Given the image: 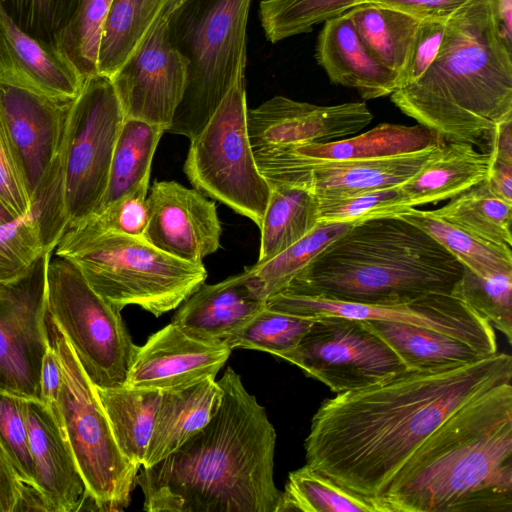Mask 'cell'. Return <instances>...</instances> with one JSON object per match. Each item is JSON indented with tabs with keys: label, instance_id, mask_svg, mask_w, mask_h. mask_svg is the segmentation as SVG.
I'll return each mask as SVG.
<instances>
[{
	"label": "cell",
	"instance_id": "45",
	"mask_svg": "<svg viewBox=\"0 0 512 512\" xmlns=\"http://www.w3.org/2000/svg\"><path fill=\"white\" fill-rule=\"evenodd\" d=\"M25 401L24 398L0 391V444L20 478L35 484Z\"/></svg>",
	"mask_w": 512,
	"mask_h": 512
},
{
	"label": "cell",
	"instance_id": "30",
	"mask_svg": "<svg viewBox=\"0 0 512 512\" xmlns=\"http://www.w3.org/2000/svg\"><path fill=\"white\" fill-rule=\"evenodd\" d=\"M270 196L259 227L256 263L273 258L306 236L319 223V204L307 188L287 183H269Z\"/></svg>",
	"mask_w": 512,
	"mask_h": 512
},
{
	"label": "cell",
	"instance_id": "2",
	"mask_svg": "<svg viewBox=\"0 0 512 512\" xmlns=\"http://www.w3.org/2000/svg\"><path fill=\"white\" fill-rule=\"evenodd\" d=\"M221 404L177 450L140 469L148 512H275L276 431L265 408L228 367Z\"/></svg>",
	"mask_w": 512,
	"mask_h": 512
},
{
	"label": "cell",
	"instance_id": "26",
	"mask_svg": "<svg viewBox=\"0 0 512 512\" xmlns=\"http://www.w3.org/2000/svg\"><path fill=\"white\" fill-rule=\"evenodd\" d=\"M445 141L429 128L382 123L351 138L284 146L293 154L314 161H354L409 154Z\"/></svg>",
	"mask_w": 512,
	"mask_h": 512
},
{
	"label": "cell",
	"instance_id": "23",
	"mask_svg": "<svg viewBox=\"0 0 512 512\" xmlns=\"http://www.w3.org/2000/svg\"><path fill=\"white\" fill-rule=\"evenodd\" d=\"M323 23L315 58L332 83L355 89L364 100L390 96L399 88V77L368 51L347 12Z\"/></svg>",
	"mask_w": 512,
	"mask_h": 512
},
{
	"label": "cell",
	"instance_id": "47",
	"mask_svg": "<svg viewBox=\"0 0 512 512\" xmlns=\"http://www.w3.org/2000/svg\"><path fill=\"white\" fill-rule=\"evenodd\" d=\"M447 19H421L414 33L399 88L418 80L435 59L445 32Z\"/></svg>",
	"mask_w": 512,
	"mask_h": 512
},
{
	"label": "cell",
	"instance_id": "24",
	"mask_svg": "<svg viewBox=\"0 0 512 512\" xmlns=\"http://www.w3.org/2000/svg\"><path fill=\"white\" fill-rule=\"evenodd\" d=\"M265 306L244 270L215 284L203 283L180 304L171 322L195 338L222 342Z\"/></svg>",
	"mask_w": 512,
	"mask_h": 512
},
{
	"label": "cell",
	"instance_id": "9",
	"mask_svg": "<svg viewBox=\"0 0 512 512\" xmlns=\"http://www.w3.org/2000/svg\"><path fill=\"white\" fill-rule=\"evenodd\" d=\"M244 72H239L209 121L190 139L183 170L197 191L260 227L271 188L248 137Z\"/></svg>",
	"mask_w": 512,
	"mask_h": 512
},
{
	"label": "cell",
	"instance_id": "41",
	"mask_svg": "<svg viewBox=\"0 0 512 512\" xmlns=\"http://www.w3.org/2000/svg\"><path fill=\"white\" fill-rule=\"evenodd\" d=\"M452 295L484 317L512 343V274L479 276L464 267Z\"/></svg>",
	"mask_w": 512,
	"mask_h": 512
},
{
	"label": "cell",
	"instance_id": "52",
	"mask_svg": "<svg viewBox=\"0 0 512 512\" xmlns=\"http://www.w3.org/2000/svg\"><path fill=\"white\" fill-rule=\"evenodd\" d=\"M485 181L494 195L512 203V163L490 158Z\"/></svg>",
	"mask_w": 512,
	"mask_h": 512
},
{
	"label": "cell",
	"instance_id": "25",
	"mask_svg": "<svg viewBox=\"0 0 512 512\" xmlns=\"http://www.w3.org/2000/svg\"><path fill=\"white\" fill-rule=\"evenodd\" d=\"M222 397L223 390L213 377L162 391L142 467L168 456L202 429L217 412Z\"/></svg>",
	"mask_w": 512,
	"mask_h": 512
},
{
	"label": "cell",
	"instance_id": "29",
	"mask_svg": "<svg viewBox=\"0 0 512 512\" xmlns=\"http://www.w3.org/2000/svg\"><path fill=\"white\" fill-rule=\"evenodd\" d=\"M95 388L119 450L140 469L145 462L162 391L125 385Z\"/></svg>",
	"mask_w": 512,
	"mask_h": 512
},
{
	"label": "cell",
	"instance_id": "54",
	"mask_svg": "<svg viewBox=\"0 0 512 512\" xmlns=\"http://www.w3.org/2000/svg\"><path fill=\"white\" fill-rule=\"evenodd\" d=\"M52 512L41 490L33 483L21 482L15 512Z\"/></svg>",
	"mask_w": 512,
	"mask_h": 512
},
{
	"label": "cell",
	"instance_id": "3",
	"mask_svg": "<svg viewBox=\"0 0 512 512\" xmlns=\"http://www.w3.org/2000/svg\"><path fill=\"white\" fill-rule=\"evenodd\" d=\"M389 512H512V385L452 412L390 481Z\"/></svg>",
	"mask_w": 512,
	"mask_h": 512
},
{
	"label": "cell",
	"instance_id": "44",
	"mask_svg": "<svg viewBox=\"0 0 512 512\" xmlns=\"http://www.w3.org/2000/svg\"><path fill=\"white\" fill-rule=\"evenodd\" d=\"M78 0H1L10 17L36 39L54 45Z\"/></svg>",
	"mask_w": 512,
	"mask_h": 512
},
{
	"label": "cell",
	"instance_id": "46",
	"mask_svg": "<svg viewBox=\"0 0 512 512\" xmlns=\"http://www.w3.org/2000/svg\"><path fill=\"white\" fill-rule=\"evenodd\" d=\"M148 191L149 188L140 189L98 210L77 225L92 230L143 237L148 223Z\"/></svg>",
	"mask_w": 512,
	"mask_h": 512
},
{
	"label": "cell",
	"instance_id": "48",
	"mask_svg": "<svg viewBox=\"0 0 512 512\" xmlns=\"http://www.w3.org/2000/svg\"><path fill=\"white\" fill-rule=\"evenodd\" d=\"M0 200L17 218L30 211V198L0 114Z\"/></svg>",
	"mask_w": 512,
	"mask_h": 512
},
{
	"label": "cell",
	"instance_id": "39",
	"mask_svg": "<svg viewBox=\"0 0 512 512\" xmlns=\"http://www.w3.org/2000/svg\"><path fill=\"white\" fill-rule=\"evenodd\" d=\"M313 321L265 306L222 342L231 350L253 349L281 357L297 346Z\"/></svg>",
	"mask_w": 512,
	"mask_h": 512
},
{
	"label": "cell",
	"instance_id": "1",
	"mask_svg": "<svg viewBox=\"0 0 512 512\" xmlns=\"http://www.w3.org/2000/svg\"><path fill=\"white\" fill-rule=\"evenodd\" d=\"M512 380V357L495 353L440 371L405 370L337 393L314 414L306 464L358 494L381 498L392 478L452 412Z\"/></svg>",
	"mask_w": 512,
	"mask_h": 512
},
{
	"label": "cell",
	"instance_id": "43",
	"mask_svg": "<svg viewBox=\"0 0 512 512\" xmlns=\"http://www.w3.org/2000/svg\"><path fill=\"white\" fill-rule=\"evenodd\" d=\"M46 251L39 226L30 213L0 223V281L26 274Z\"/></svg>",
	"mask_w": 512,
	"mask_h": 512
},
{
	"label": "cell",
	"instance_id": "36",
	"mask_svg": "<svg viewBox=\"0 0 512 512\" xmlns=\"http://www.w3.org/2000/svg\"><path fill=\"white\" fill-rule=\"evenodd\" d=\"M511 209L512 203L494 195L483 180L430 211L484 241L511 248Z\"/></svg>",
	"mask_w": 512,
	"mask_h": 512
},
{
	"label": "cell",
	"instance_id": "51",
	"mask_svg": "<svg viewBox=\"0 0 512 512\" xmlns=\"http://www.w3.org/2000/svg\"><path fill=\"white\" fill-rule=\"evenodd\" d=\"M22 479L0 444V512H15Z\"/></svg>",
	"mask_w": 512,
	"mask_h": 512
},
{
	"label": "cell",
	"instance_id": "20",
	"mask_svg": "<svg viewBox=\"0 0 512 512\" xmlns=\"http://www.w3.org/2000/svg\"><path fill=\"white\" fill-rule=\"evenodd\" d=\"M231 351L223 342L195 338L171 322L138 346L124 385L166 391L215 378Z\"/></svg>",
	"mask_w": 512,
	"mask_h": 512
},
{
	"label": "cell",
	"instance_id": "42",
	"mask_svg": "<svg viewBox=\"0 0 512 512\" xmlns=\"http://www.w3.org/2000/svg\"><path fill=\"white\" fill-rule=\"evenodd\" d=\"M319 222L357 224L369 219L397 216L411 208L400 185L350 197L322 200Z\"/></svg>",
	"mask_w": 512,
	"mask_h": 512
},
{
	"label": "cell",
	"instance_id": "22",
	"mask_svg": "<svg viewBox=\"0 0 512 512\" xmlns=\"http://www.w3.org/2000/svg\"><path fill=\"white\" fill-rule=\"evenodd\" d=\"M25 406L34 483L51 511L91 510L85 482L56 418L39 400L26 399Z\"/></svg>",
	"mask_w": 512,
	"mask_h": 512
},
{
	"label": "cell",
	"instance_id": "53",
	"mask_svg": "<svg viewBox=\"0 0 512 512\" xmlns=\"http://www.w3.org/2000/svg\"><path fill=\"white\" fill-rule=\"evenodd\" d=\"M490 158L512 163V118L497 124L489 133Z\"/></svg>",
	"mask_w": 512,
	"mask_h": 512
},
{
	"label": "cell",
	"instance_id": "50",
	"mask_svg": "<svg viewBox=\"0 0 512 512\" xmlns=\"http://www.w3.org/2000/svg\"><path fill=\"white\" fill-rule=\"evenodd\" d=\"M62 384V370L55 350L50 345L44 356L40 377V401L53 412Z\"/></svg>",
	"mask_w": 512,
	"mask_h": 512
},
{
	"label": "cell",
	"instance_id": "31",
	"mask_svg": "<svg viewBox=\"0 0 512 512\" xmlns=\"http://www.w3.org/2000/svg\"><path fill=\"white\" fill-rule=\"evenodd\" d=\"M165 132L162 126L125 118L115 144L107 189L98 210L140 189L149 188L152 160Z\"/></svg>",
	"mask_w": 512,
	"mask_h": 512
},
{
	"label": "cell",
	"instance_id": "32",
	"mask_svg": "<svg viewBox=\"0 0 512 512\" xmlns=\"http://www.w3.org/2000/svg\"><path fill=\"white\" fill-rule=\"evenodd\" d=\"M373 57L398 77L420 19L376 3H363L346 11Z\"/></svg>",
	"mask_w": 512,
	"mask_h": 512
},
{
	"label": "cell",
	"instance_id": "56",
	"mask_svg": "<svg viewBox=\"0 0 512 512\" xmlns=\"http://www.w3.org/2000/svg\"><path fill=\"white\" fill-rule=\"evenodd\" d=\"M16 217L9 211V209L0 200V223L8 222Z\"/></svg>",
	"mask_w": 512,
	"mask_h": 512
},
{
	"label": "cell",
	"instance_id": "40",
	"mask_svg": "<svg viewBox=\"0 0 512 512\" xmlns=\"http://www.w3.org/2000/svg\"><path fill=\"white\" fill-rule=\"evenodd\" d=\"M112 0H78L67 24L56 34L54 45L83 79L97 74L102 27Z\"/></svg>",
	"mask_w": 512,
	"mask_h": 512
},
{
	"label": "cell",
	"instance_id": "4",
	"mask_svg": "<svg viewBox=\"0 0 512 512\" xmlns=\"http://www.w3.org/2000/svg\"><path fill=\"white\" fill-rule=\"evenodd\" d=\"M390 96L405 115L448 142L479 144L512 118V51L499 34L491 0H469L453 13L429 68Z\"/></svg>",
	"mask_w": 512,
	"mask_h": 512
},
{
	"label": "cell",
	"instance_id": "33",
	"mask_svg": "<svg viewBox=\"0 0 512 512\" xmlns=\"http://www.w3.org/2000/svg\"><path fill=\"white\" fill-rule=\"evenodd\" d=\"M171 0H112L97 56V73L111 78Z\"/></svg>",
	"mask_w": 512,
	"mask_h": 512
},
{
	"label": "cell",
	"instance_id": "27",
	"mask_svg": "<svg viewBox=\"0 0 512 512\" xmlns=\"http://www.w3.org/2000/svg\"><path fill=\"white\" fill-rule=\"evenodd\" d=\"M490 153L467 142H448L417 175L400 185L410 207L450 200L485 180Z\"/></svg>",
	"mask_w": 512,
	"mask_h": 512
},
{
	"label": "cell",
	"instance_id": "13",
	"mask_svg": "<svg viewBox=\"0 0 512 512\" xmlns=\"http://www.w3.org/2000/svg\"><path fill=\"white\" fill-rule=\"evenodd\" d=\"M52 253L23 276L0 281V391L40 401V377L50 347L46 274Z\"/></svg>",
	"mask_w": 512,
	"mask_h": 512
},
{
	"label": "cell",
	"instance_id": "37",
	"mask_svg": "<svg viewBox=\"0 0 512 512\" xmlns=\"http://www.w3.org/2000/svg\"><path fill=\"white\" fill-rule=\"evenodd\" d=\"M353 223L322 222L306 236L263 263H255L245 271L261 298L266 300L283 290L330 243L340 237Z\"/></svg>",
	"mask_w": 512,
	"mask_h": 512
},
{
	"label": "cell",
	"instance_id": "35",
	"mask_svg": "<svg viewBox=\"0 0 512 512\" xmlns=\"http://www.w3.org/2000/svg\"><path fill=\"white\" fill-rule=\"evenodd\" d=\"M397 216L428 233L473 273L479 276L512 274L511 248L484 241L436 217L430 210L411 207Z\"/></svg>",
	"mask_w": 512,
	"mask_h": 512
},
{
	"label": "cell",
	"instance_id": "15",
	"mask_svg": "<svg viewBox=\"0 0 512 512\" xmlns=\"http://www.w3.org/2000/svg\"><path fill=\"white\" fill-rule=\"evenodd\" d=\"M266 306L307 318L338 315L421 326L457 338L485 356L498 349L491 324L452 294L433 293L400 304L369 305L278 292L266 300Z\"/></svg>",
	"mask_w": 512,
	"mask_h": 512
},
{
	"label": "cell",
	"instance_id": "5",
	"mask_svg": "<svg viewBox=\"0 0 512 512\" xmlns=\"http://www.w3.org/2000/svg\"><path fill=\"white\" fill-rule=\"evenodd\" d=\"M464 266L428 233L388 216L354 224L280 292L369 305L451 294Z\"/></svg>",
	"mask_w": 512,
	"mask_h": 512
},
{
	"label": "cell",
	"instance_id": "11",
	"mask_svg": "<svg viewBox=\"0 0 512 512\" xmlns=\"http://www.w3.org/2000/svg\"><path fill=\"white\" fill-rule=\"evenodd\" d=\"M124 120L111 79L98 73L85 78L72 105L61 154L68 228L99 209Z\"/></svg>",
	"mask_w": 512,
	"mask_h": 512
},
{
	"label": "cell",
	"instance_id": "12",
	"mask_svg": "<svg viewBox=\"0 0 512 512\" xmlns=\"http://www.w3.org/2000/svg\"><path fill=\"white\" fill-rule=\"evenodd\" d=\"M280 358L336 394L407 370L395 351L363 320L338 315L314 317L297 346Z\"/></svg>",
	"mask_w": 512,
	"mask_h": 512
},
{
	"label": "cell",
	"instance_id": "55",
	"mask_svg": "<svg viewBox=\"0 0 512 512\" xmlns=\"http://www.w3.org/2000/svg\"><path fill=\"white\" fill-rule=\"evenodd\" d=\"M491 3L499 34L512 51V0H491Z\"/></svg>",
	"mask_w": 512,
	"mask_h": 512
},
{
	"label": "cell",
	"instance_id": "16",
	"mask_svg": "<svg viewBox=\"0 0 512 512\" xmlns=\"http://www.w3.org/2000/svg\"><path fill=\"white\" fill-rule=\"evenodd\" d=\"M180 0H171L142 41L110 78L125 118L166 129L182 100L187 63L171 41L169 16Z\"/></svg>",
	"mask_w": 512,
	"mask_h": 512
},
{
	"label": "cell",
	"instance_id": "6",
	"mask_svg": "<svg viewBox=\"0 0 512 512\" xmlns=\"http://www.w3.org/2000/svg\"><path fill=\"white\" fill-rule=\"evenodd\" d=\"M53 252L73 261L118 310L136 305L155 317L179 307L207 278L203 263L171 256L143 237L80 225L68 228Z\"/></svg>",
	"mask_w": 512,
	"mask_h": 512
},
{
	"label": "cell",
	"instance_id": "28",
	"mask_svg": "<svg viewBox=\"0 0 512 512\" xmlns=\"http://www.w3.org/2000/svg\"><path fill=\"white\" fill-rule=\"evenodd\" d=\"M363 321L395 351L407 370L440 371L488 357L471 345L432 329L381 320Z\"/></svg>",
	"mask_w": 512,
	"mask_h": 512
},
{
	"label": "cell",
	"instance_id": "7",
	"mask_svg": "<svg viewBox=\"0 0 512 512\" xmlns=\"http://www.w3.org/2000/svg\"><path fill=\"white\" fill-rule=\"evenodd\" d=\"M251 0H186L169 16L170 38L187 63L184 95L166 132L195 137L246 64Z\"/></svg>",
	"mask_w": 512,
	"mask_h": 512
},
{
	"label": "cell",
	"instance_id": "34",
	"mask_svg": "<svg viewBox=\"0 0 512 512\" xmlns=\"http://www.w3.org/2000/svg\"><path fill=\"white\" fill-rule=\"evenodd\" d=\"M389 512L381 498L342 487L305 464L290 472L275 512Z\"/></svg>",
	"mask_w": 512,
	"mask_h": 512
},
{
	"label": "cell",
	"instance_id": "49",
	"mask_svg": "<svg viewBox=\"0 0 512 512\" xmlns=\"http://www.w3.org/2000/svg\"><path fill=\"white\" fill-rule=\"evenodd\" d=\"M469 0H368L408 13L418 19H448Z\"/></svg>",
	"mask_w": 512,
	"mask_h": 512
},
{
	"label": "cell",
	"instance_id": "17",
	"mask_svg": "<svg viewBox=\"0 0 512 512\" xmlns=\"http://www.w3.org/2000/svg\"><path fill=\"white\" fill-rule=\"evenodd\" d=\"M75 98L0 83V114L29 198L61 159Z\"/></svg>",
	"mask_w": 512,
	"mask_h": 512
},
{
	"label": "cell",
	"instance_id": "8",
	"mask_svg": "<svg viewBox=\"0 0 512 512\" xmlns=\"http://www.w3.org/2000/svg\"><path fill=\"white\" fill-rule=\"evenodd\" d=\"M46 324L50 345L62 370V384L52 414L71 447L91 510L123 511L130 504L139 468L119 450L96 388L65 335L48 315Z\"/></svg>",
	"mask_w": 512,
	"mask_h": 512
},
{
	"label": "cell",
	"instance_id": "18",
	"mask_svg": "<svg viewBox=\"0 0 512 512\" xmlns=\"http://www.w3.org/2000/svg\"><path fill=\"white\" fill-rule=\"evenodd\" d=\"M373 115L364 102L316 105L274 96L247 110V132L253 152L329 142L356 134Z\"/></svg>",
	"mask_w": 512,
	"mask_h": 512
},
{
	"label": "cell",
	"instance_id": "19",
	"mask_svg": "<svg viewBox=\"0 0 512 512\" xmlns=\"http://www.w3.org/2000/svg\"><path fill=\"white\" fill-rule=\"evenodd\" d=\"M147 204L143 238L156 248L198 264L219 249L222 228L215 203L195 188L158 181L149 187Z\"/></svg>",
	"mask_w": 512,
	"mask_h": 512
},
{
	"label": "cell",
	"instance_id": "21",
	"mask_svg": "<svg viewBox=\"0 0 512 512\" xmlns=\"http://www.w3.org/2000/svg\"><path fill=\"white\" fill-rule=\"evenodd\" d=\"M83 78L55 45L19 27L0 0V83L56 98H75Z\"/></svg>",
	"mask_w": 512,
	"mask_h": 512
},
{
	"label": "cell",
	"instance_id": "57",
	"mask_svg": "<svg viewBox=\"0 0 512 512\" xmlns=\"http://www.w3.org/2000/svg\"><path fill=\"white\" fill-rule=\"evenodd\" d=\"M180 1L183 2V1H186V0H180Z\"/></svg>",
	"mask_w": 512,
	"mask_h": 512
},
{
	"label": "cell",
	"instance_id": "14",
	"mask_svg": "<svg viewBox=\"0 0 512 512\" xmlns=\"http://www.w3.org/2000/svg\"><path fill=\"white\" fill-rule=\"evenodd\" d=\"M444 145L409 154L354 161L308 160L285 147L257 151L254 156L269 183L302 186L322 201L402 185L436 158Z\"/></svg>",
	"mask_w": 512,
	"mask_h": 512
},
{
	"label": "cell",
	"instance_id": "38",
	"mask_svg": "<svg viewBox=\"0 0 512 512\" xmlns=\"http://www.w3.org/2000/svg\"><path fill=\"white\" fill-rule=\"evenodd\" d=\"M368 0H262L259 16L268 41L276 43L309 32L315 25Z\"/></svg>",
	"mask_w": 512,
	"mask_h": 512
},
{
	"label": "cell",
	"instance_id": "10",
	"mask_svg": "<svg viewBox=\"0 0 512 512\" xmlns=\"http://www.w3.org/2000/svg\"><path fill=\"white\" fill-rule=\"evenodd\" d=\"M46 302L47 315L65 335L94 386H123L138 346L120 310L91 288L70 259L50 257Z\"/></svg>",
	"mask_w": 512,
	"mask_h": 512
}]
</instances>
